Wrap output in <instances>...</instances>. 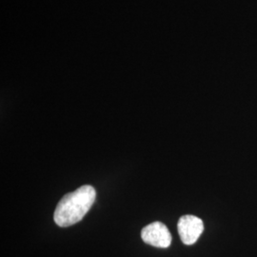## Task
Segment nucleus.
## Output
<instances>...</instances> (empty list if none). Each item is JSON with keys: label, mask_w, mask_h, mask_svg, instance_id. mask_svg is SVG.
Instances as JSON below:
<instances>
[{"label": "nucleus", "mask_w": 257, "mask_h": 257, "mask_svg": "<svg viewBox=\"0 0 257 257\" xmlns=\"http://www.w3.org/2000/svg\"><path fill=\"white\" fill-rule=\"evenodd\" d=\"M96 192L90 185H84L66 194L57 204L54 213L55 224L66 228L81 221L95 201Z\"/></svg>", "instance_id": "1"}, {"label": "nucleus", "mask_w": 257, "mask_h": 257, "mask_svg": "<svg viewBox=\"0 0 257 257\" xmlns=\"http://www.w3.org/2000/svg\"><path fill=\"white\" fill-rule=\"evenodd\" d=\"M143 241L156 248H169L172 243V235L167 226L161 222H153L141 230Z\"/></svg>", "instance_id": "2"}, {"label": "nucleus", "mask_w": 257, "mask_h": 257, "mask_svg": "<svg viewBox=\"0 0 257 257\" xmlns=\"http://www.w3.org/2000/svg\"><path fill=\"white\" fill-rule=\"evenodd\" d=\"M179 236L185 245L194 244L204 230L203 221L194 215H183L177 224Z\"/></svg>", "instance_id": "3"}]
</instances>
